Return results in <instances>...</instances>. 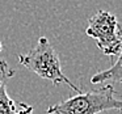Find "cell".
<instances>
[{
    "label": "cell",
    "instance_id": "6da1fadb",
    "mask_svg": "<svg viewBox=\"0 0 122 114\" xmlns=\"http://www.w3.org/2000/svg\"><path fill=\"white\" fill-rule=\"evenodd\" d=\"M113 85L108 84L91 92H79L76 96L51 105L46 114H98L106 110L122 111V100L116 97Z\"/></svg>",
    "mask_w": 122,
    "mask_h": 114
},
{
    "label": "cell",
    "instance_id": "7a4b0ae2",
    "mask_svg": "<svg viewBox=\"0 0 122 114\" xmlns=\"http://www.w3.org/2000/svg\"><path fill=\"white\" fill-rule=\"evenodd\" d=\"M19 63L21 66L26 67L28 69L37 74L40 77L46 80H50L53 84H67L71 87L75 92H81L75 84L70 81V79L63 74L61 66V60L58 58V54L55 53L54 47L46 37H41L38 40L37 45L32 49L28 54H20Z\"/></svg>",
    "mask_w": 122,
    "mask_h": 114
},
{
    "label": "cell",
    "instance_id": "3957f363",
    "mask_svg": "<svg viewBox=\"0 0 122 114\" xmlns=\"http://www.w3.org/2000/svg\"><path fill=\"white\" fill-rule=\"evenodd\" d=\"M85 33L96 41L97 47L105 55L117 56L119 54L122 49V28L114 15L98 11L88 20Z\"/></svg>",
    "mask_w": 122,
    "mask_h": 114
},
{
    "label": "cell",
    "instance_id": "277c9868",
    "mask_svg": "<svg viewBox=\"0 0 122 114\" xmlns=\"http://www.w3.org/2000/svg\"><path fill=\"white\" fill-rule=\"evenodd\" d=\"M15 71L5 60H0V114H33V108L21 101L9 97L7 92V84Z\"/></svg>",
    "mask_w": 122,
    "mask_h": 114
},
{
    "label": "cell",
    "instance_id": "5b68a950",
    "mask_svg": "<svg viewBox=\"0 0 122 114\" xmlns=\"http://www.w3.org/2000/svg\"><path fill=\"white\" fill-rule=\"evenodd\" d=\"M104 81H110V83H118L122 84V49L119 54L117 55V60L110 68L100 71L95 74L91 79L92 84H100Z\"/></svg>",
    "mask_w": 122,
    "mask_h": 114
},
{
    "label": "cell",
    "instance_id": "8992f818",
    "mask_svg": "<svg viewBox=\"0 0 122 114\" xmlns=\"http://www.w3.org/2000/svg\"><path fill=\"white\" fill-rule=\"evenodd\" d=\"M3 50V45H1V42H0V51Z\"/></svg>",
    "mask_w": 122,
    "mask_h": 114
}]
</instances>
